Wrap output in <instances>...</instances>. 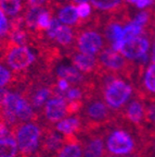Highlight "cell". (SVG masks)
Listing matches in <instances>:
<instances>
[{
  "label": "cell",
  "instance_id": "6da1fadb",
  "mask_svg": "<svg viewBox=\"0 0 155 157\" xmlns=\"http://www.w3.org/2000/svg\"><path fill=\"white\" fill-rule=\"evenodd\" d=\"M105 152L113 156L138 154L141 146L140 130L117 116L102 129Z\"/></svg>",
  "mask_w": 155,
  "mask_h": 157
},
{
  "label": "cell",
  "instance_id": "7a4b0ae2",
  "mask_svg": "<svg viewBox=\"0 0 155 157\" xmlns=\"http://www.w3.org/2000/svg\"><path fill=\"white\" fill-rule=\"evenodd\" d=\"M98 83V95L115 115H119L135 96V87L126 78L115 73L95 74Z\"/></svg>",
  "mask_w": 155,
  "mask_h": 157
},
{
  "label": "cell",
  "instance_id": "3957f363",
  "mask_svg": "<svg viewBox=\"0 0 155 157\" xmlns=\"http://www.w3.org/2000/svg\"><path fill=\"white\" fill-rule=\"evenodd\" d=\"M79 115L82 120V131L103 128L118 116L115 115L99 96L84 101V107Z\"/></svg>",
  "mask_w": 155,
  "mask_h": 157
},
{
  "label": "cell",
  "instance_id": "277c9868",
  "mask_svg": "<svg viewBox=\"0 0 155 157\" xmlns=\"http://www.w3.org/2000/svg\"><path fill=\"white\" fill-rule=\"evenodd\" d=\"M20 157H34L38 153L42 136V125L36 122L20 123L12 129Z\"/></svg>",
  "mask_w": 155,
  "mask_h": 157
},
{
  "label": "cell",
  "instance_id": "5b68a950",
  "mask_svg": "<svg viewBox=\"0 0 155 157\" xmlns=\"http://www.w3.org/2000/svg\"><path fill=\"white\" fill-rule=\"evenodd\" d=\"M107 40L104 35H102L99 31L92 29V26L81 27L77 32L75 39V50L88 55H99L100 52L109 47Z\"/></svg>",
  "mask_w": 155,
  "mask_h": 157
},
{
  "label": "cell",
  "instance_id": "8992f818",
  "mask_svg": "<svg viewBox=\"0 0 155 157\" xmlns=\"http://www.w3.org/2000/svg\"><path fill=\"white\" fill-rule=\"evenodd\" d=\"M8 68L15 73H25L27 70L36 66L37 57L26 46H12L8 52L5 60Z\"/></svg>",
  "mask_w": 155,
  "mask_h": 157
},
{
  "label": "cell",
  "instance_id": "52a82bcc",
  "mask_svg": "<svg viewBox=\"0 0 155 157\" xmlns=\"http://www.w3.org/2000/svg\"><path fill=\"white\" fill-rule=\"evenodd\" d=\"M102 129L81 131L77 134L82 148V157H104L106 155Z\"/></svg>",
  "mask_w": 155,
  "mask_h": 157
},
{
  "label": "cell",
  "instance_id": "ba28073f",
  "mask_svg": "<svg viewBox=\"0 0 155 157\" xmlns=\"http://www.w3.org/2000/svg\"><path fill=\"white\" fill-rule=\"evenodd\" d=\"M66 104L67 101L61 97L50 98L39 115L38 122L46 127L54 128V124H58L60 121L67 117Z\"/></svg>",
  "mask_w": 155,
  "mask_h": 157
},
{
  "label": "cell",
  "instance_id": "9c48e42d",
  "mask_svg": "<svg viewBox=\"0 0 155 157\" xmlns=\"http://www.w3.org/2000/svg\"><path fill=\"white\" fill-rule=\"evenodd\" d=\"M146 101L135 94L131 101L127 104L123 111L119 113L121 119L131 123L139 130L146 128Z\"/></svg>",
  "mask_w": 155,
  "mask_h": 157
},
{
  "label": "cell",
  "instance_id": "30bf717a",
  "mask_svg": "<svg viewBox=\"0 0 155 157\" xmlns=\"http://www.w3.org/2000/svg\"><path fill=\"white\" fill-rule=\"evenodd\" d=\"M52 75L54 78H63L68 84L70 87H82L85 85L86 82L88 81L89 76L91 75H85L84 73L76 69L73 64H66V63H61L59 62L53 67L52 69Z\"/></svg>",
  "mask_w": 155,
  "mask_h": 157
},
{
  "label": "cell",
  "instance_id": "8fae6325",
  "mask_svg": "<svg viewBox=\"0 0 155 157\" xmlns=\"http://www.w3.org/2000/svg\"><path fill=\"white\" fill-rule=\"evenodd\" d=\"M149 48H150V39L144 35H141L124 42L119 54L130 61H137L143 55L148 54Z\"/></svg>",
  "mask_w": 155,
  "mask_h": 157
},
{
  "label": "cell",
  "instance_id": "7c38bea8",
  "mask_svg": "<svg viewBox=\"0 0 155 157\" xmlns=\"http://www.w3.org/2000/svg\"><path fill=\"white\" fill-rule=\"evenodd\" d=\"M135 94L146 103H155V64L151 63L146 68Z\"/></svg>",
  "mask_w": 155,
  "mask_h": 157
},
{
  "label": "cell",
  "instance_id": "4fadbf2b",
  "mask_svg": "<svg viewBox=\"0 0 155 157\" xmlns=\"http://www.w3.org/2000/svg\"><path fill=\"white\" fill-rule=\"evenodd\" d=\"M67 56L70 57V61H72L73 66L76 69H78L81 73H86L90 75V74H96L99 70L98 58L93 55L73 52Z\"/></svg>",
  "mask_w": 155,
  "mask_h": 157
},
{
  "label": "cell",
  "instance_id": "5bb4252c",
  "mask_svg": "<svg viewBox=\"0 0 155 157\" xmlns=\"http://www.w3.org/2000/svg\"><path fill=\"white\" fill-rule=\"evenodd\" d=\"M54 129L63 135H68V134L77 135L78 133H80L82 131L81 117L78 113V115L65 118L62 121H60L58 124H56Z\"/></svg>",
  "mask_w": 155,
  "mask_h": 157
},
{
  "label": "cell",
  "instance_id": "9a60e30c",
  "mask_svg": "<svg viewBox=\"0 0 155 157\" xmlns=\"http://www.w3.org/2000/svg\"><path fill=\"white\" fill-rule=\"evenodd\" d=\"M75 39L76 35L74 29L70 26L67 25H62L60 32L58 33V35L56 36L54 40L60 45L61 47H63L64 49L67 50V55H70V52H76L75 50Z\"/></svg>",
  "mask_w": 155,
  "mask_h": 157
},
{
  "label": "cell",
  "instance_id": "2e32d148",
  "mask_svg": "<svg viewBox=\"0 0 155 157\" xmlns=\"http://www.w3.org/2000/svg\"><path fill=\"white\" fill-rule=\"evenodd\" d=\"M0 9L11 17H19L27 9L26 0H0Z\"/></svg>",
  "mask_w": 155,
  "mask_h": 157
},
{
  "label": "cell",
  "instance_id": "e0dca14e",
  "mask_svg": "<svg viewBox=\"0 0 155 157\" xmlns=\"http://www.w3.org/2000/svg\"><path fill=\"white\" fill-rule=\"evenodd\" d=\"M95 9L111 12L113 14L121 13L126 10V6L121 5V0H90Z\"/></svg>",
  "mask_w": 155,
  "mask_h": 157
},
{
  "label": "cell",
  "instance_id": "ac0fdd59",
  "mask_svg": "<svg viewBox=\"0 0 155 157\" xmlns=\"http://www.w3.org/2000/svg\"><path fill=\"white\" fill-rule=\"evenodd\" d=\"M58 20L61 23L68 25L77 26L79 22V17L77 14V10L74 5H67L65 7H62L58 12Z\"/></svg>",
  "mask_w": 155,
  "mask_h": 157
},
{
  "label": "cell",
  "instance_id": "d6986e66",
  "mask_svg": "<svg viewBox=\"0 0 155 157\" xmlns=\"http://www.w3.org/2000/svg\"><path fill=\"white\" fill-rule=\"evenodd\" d=\"M19 148L14 137H3L0 139V157H19Z\"/></svg>",
  "mask_w": 155,
  "mask_h": 157
},
{
  "label": "cell",
  "instance_id": "ffe728a7",
  "mask_svg": "<svg viewBox=\"0 0 155 157\" xmlns=\"http://www.w3.org/2000/svg\"><path fill=\"white\" fill-rule=\"evenodd\" d=\"M56 157H82V148L79 141L75 143H64Z\"/></svg>",
  "mask_w": 155,
  "mask_h": 157
},
{
  "label": "cell",
  "instance_id": "44dd1931",
  "mask_svg": "<svg viewBox=\"0 0 155 157\" xmlns=\"http://www.w3.org/2000/svg\"><path fill=\"white\" fill-rule=\"evenodd\" d=\"M143 34V29L139 25H137L136 23H133L132 21L128 23L126 26L124 27L123 31V36H121V42H126L131 38H135V37L141 36Z\"/></svg>",
  "mask_w": 155,
  "mask_h": 157
},
{
  "label": "cell",
  "instance_id": "7402d4cb",
  "mask_svg": "<svg viewBox=\"0 0 155 157\" xmlns=\"http://www.w3.org/2000/svg\"><path fill=\"white\" fill-rule=\"evenodd\" d=\"M61 27H62V23L60 22L58 20V17H52V20H51V23L50 25H49L48 29L46 31V35L44 36L47 37L48 39H54L56 38V36L58 35V33L60 32Z\"/></svg>",
  "mask_w": 155,
  "mask_h": 157
},
{
  "label": "cell",
  "instance_id": "603a6c76",
  "mask_svg": "<svg viewBox=\"0 0 155 157\" xmlns=\"http://www.w3.org/2000/svg\"><path fill=\"white\" fill-rule=\"evenodd\" d=\"M82 107H84V101H67L66 104V111H67V117L75 116L80 113Z\"/></svg>",
  "mask_w": 155,
  "mask_h": 157
},
{
  "label": "cell",
  "instance_id": "cb8c5ba5",
  "mask_svg": "<svg viewBox=\"0 0 155 157\" xmlns=\"http://www.w3.org/2000/svg\"><path fill=\"white\" fill-rule=\"evenodd\" d=\"M77 10V14L81 21H87V19L91 14V6L89 3H81V5H78V7H76Z\"/></svg>",
  "mask_w": 155,
  "mask_h": 157
},
{
  "label": "cell",
  "instance_id": "d4e9b609",
  "mask_svg": "<svg viewBox=\"0 0 155 157\" xmlns=\"http://www.w3.org/2000/svg\"><path fill=\"white\" fill-rule=\"evenodd\" d=\"M10 31V22L7 20V17L5 15L3 11L0 9V33L3 36H7Z\"/></svg>",
  "mask_w": 155,
  "mask_h": 157
},
{
  "label": "cell",
  "instance_id": "484cf974",
  "mask_svg": "<svg viewBox=\"0 0 155 157\" xmlns=\"http://www.w3.org/2000/svg\"><path fill=\"white\" fill-rule=\"evenodd\" d=\"M9 136H13L11 129H10L5 123H3V122L0 121V139L9 137Z\"/></svg>",
  "mask_w": 155,
  "mask_h": 157
},
{
  "label": "cell",
  "instance_id": "4316f807",
  "mask_svg": "<svg viewBox=\"0 0 155 157\" xmlns=\"http://www.w3.org/2000/svg\"><path fill=\"white\" fill-rule=\"evenodd\" d=\"M48 2H49V0H26L27 8H33V7H45L46 8V6Z\"/></svg>",
  "mask_w": 155,
  "mask_h": 157
},
{
  "label": "cell",
  "instance_id": "83f0119b",
  "mask_svg": "<svg viewBox=\"0 0 155 157\" xmlns=\"http://www.w3.org/2000/svg\"><path fill=\"white\" fill-rule=\"evenodd\" d=\"M9 92L10 91L7 90V88H0V109L5 105V99H7Z\"/></svg>",
  "mask_w": 155,
  "mask_h": 157
},
{
  "label": "cell",
  "instance_id": "f1b7e54d",
  "mask_svg": "<svg viewBox=\"0 0 155 157\" xmlns=\"http://www.w3.org/2000/svg\"><path fill=\"white\" fill-rule=\"evenodd\" d=\"M153 2H154V0H138L136 2V6L139 9H143V8L148 7V6H151Z\"/></svg>",
  "mask_w": 155,
  "mask_h": 157
},
{
  "label": "cell",
  "instance_id": "f546056e",
  "mask_svg": "<svg viewBox=\"0 0 155 157\" xmlns=\"http://www.w3.org/2000/svg\"><path fill=\"white\" fill-rule=\"evenodd\" d=\"M151 62H152V64H155V38H154V45H153L152 55H151Z\"/></svg>",
  "mask_w": 155,
  "mask_h": 157
},
{
  "label": "cell",
  "instance_id": "4dcf8cb0",
  "mask_svg": "<svg viewBox=\"0 0 155 157\" xmlns=\"http://www.w3.org/2000/svg\"><path fill=\"white\" fill-rule=\"evenodd\" d=\"M74 3H77V5H81V3H87L88 0H72Z\"/></svg>",
  "mask_w": 155,
  "mask_h": 157
},
{
  "label": "cell",
  "instance_id": "1f68e13d",
  "mask_svg": "<svg viewBox=\"0 0 155 157\" xmlns=\"http://www.w3.org/2000/svg\"><path fill=\"white\" fill-rule=\"evenodd\" d=\"M125 157H142L140 154H132V155H128V156H125Z\"/></svg>",
  "mask_w": 155,
  "mask_h": 157
},
{
  "label": "cell",
  "instance_id": "d6a6232c",
  "mask_svg": "<svg viewBox=\"0 0 155 157\" xmlns=\"http://www.w3.org/2000/svg\"><path fill=\"white\" fill-rule=\"evenodd\" d=\"M125 2H129V3H136L138 0H124Z\"/></svg>",
  "mask_w": 155,
  "mask_h": 157
},
{
  "label": "cell",
  "instance_id": "836d02e7",
  "mask_svg": "<svg viewBox=\"0 0 155 157\" xmlns=\"http://www.w3.org/2000/svg\"><path fill=\"white\" fill-rule=\"evenodd\" d=\"M104 157H116V156H113V155H107V154H106Z\"/></svg>",
  "mask_w": 155,
  "mask_h": 157
},
{
  "label": "cell",
  "instance_id": "e575fe53",
  "mask_svg": "<svg viewBox=\"0 0 155 157\" xmlns=\"http://www.w3.org/2000/svg\"><path fill=\"white\" fill-rule=\"evenodd\" d=\"M0 37H2V35H1V33H0Z\"/></svg>",
  "mask_w": 155,
  "mask_h": 157
}]
</instances>
